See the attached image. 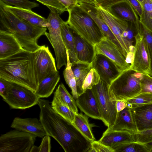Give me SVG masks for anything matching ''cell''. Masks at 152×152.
Here are the masks:
<instances>
[{"instance_id": "obj_27", "label": "cell", "mask_w": 152, "mask_h": 152, "mask_svg": "<svg viewBox=\"0 0 152 152\" xmlns=\"http://www.w3.org/2000/svg\"><path fill=\"white\" fill-rule=\"evenodd\" d=\"M88 116L82 113H75L72 123L85 137L93 142L95 139L92 132V129L94 126L93 124L89 123Z\"/></svg>"}, {"instance_id": "obj_40", "label": "cell", "mask_w": 152, "mask_h": 152, "mask_svg": "<svg viewBox=\"0 0 152 152\" xmlns=\"http://www.w3.org/2000/svg\"><path fill=\"white\" fill-rule=\"evenodd\" d=\"M13 83L0 78V95L3 99H7L10 91L13 86Z\"/></svg>"}, {"instance_id": "obj_23", "label": "cell", "mask_w": 152, "mask_h": 152, "mask_svg": "<svg viewBox=\"0 0 152 152\" xmlns=\"http://www.w3.org/2000/svg\"><path fill=\"white\" fill-rule=\"evenodd\" d=\"M73 33L78 59L83 62L92 63L95 56L94 46L73 31Z\"/></svg>"}, {"instance_id": "obj_13", "label": "cell", "mask_w": 152, "mask_h": 152, "mask_svg": "<svg viewBox=\"0 0 152 152\" xmlns=\"http://www.w3.org/2000/svg\"><path fill=\"white\" fill-rule=\"evenodd\" d=\"M92 66L97 72L100 79L109 85L122 72L113 61L101 54L95 56Z\"/></svg>"}, {"instance_id": "obj_36", "label": "cell", "mask_w": 152, "mask_h": 152, "mask_svg": "<svg viewBox=\"0 0 152 152\" xmlns=\"http://www.w3.org/2000/svg\"><path fill=\"white\" fill-rule=\"evenodd\" d=\"M7 5L29 10L39 6V4L28 0H0Z\"/></svg>"}, {"instance_id": "obj_2", "label": "cell", "mask_w": 152, "mask_h": 152, "mask_svg": "<svg viewBox=\"0 0 152 152\" xmlns=\"http://www.w3.org/2000/svg\"><path fill=\"white\" fill-rule=\"evenodd\" d=\"M0 22V29L13 34L25 50L33 53L40 48L37 40L45 35L47 28L33 26L19 18L6 9L1 0Z\"/></svg>"}, {"instance_id": "obj_48", "label": "cell", "mask_w": 152, "mask_h": 152, "mask_svg": "<svg viewBox=\"0 0 152 152\" xmlns=\"http://www.w3.org/2000/svg\"><path fill=\"white\" fill-rule=\"evenodd\" d=\"M149 152H152V141L145 144Z\"/></svg>"}, {"instance_id": "obj_28", "label": "cell", "mask_w": 152, "mask_h": 152, "mask_svg": "<svg viewBox=\"0 0 152 152\" xmlns=\"http://www.w3.org/2000/svg\"><path fill=\"white\" fill-rule=\"evenodd\" d=\"M54 96L75 113H78L76 101L68 92L64 85L60 83L54 93Z\"/></svg>"}, {"instance_id": "obj_8", "label": "cell", "mask_w": 152, "mask_h": 152, "mask_svg": "<svg viewBox=\"0 0 152 152\" xmlns=\"http://www.w3.org/2000/svg\"><path fill=\"white\" fill-rule=\"evenodd\" d=\"M34 72L38 85L45 78L58 71L55 59L48 46H41L32 53Z\"/></svg>"}, {"instance_id": "obj_35", "label": "cell", "mask_w": 152, "mask_h": 152, "mask_svg": "<svg viewBox=\"0 0 152 152\" xmlns=\"http://www.w3.org/2000/svg\"><path fill=\"white\" fill-rule=\"evenodd\" d=\"M127 104L134 105H141L152 103V94L147 93H140L126 100Z\"/></svg>"}, {"instance_id": "obj_51", "label": "cell", "mask_w": 152, "mask_h": 152, "mask_svg": "<svg viewBox=\"0 0 152 152\" xmlns=\"http://www.w3.org/2000/svg\"><path fill=\"white\" fill-rule=\"evenodd\" d=\"M151 1H152V0H151Z\"/></svg>"}, {"instance_id": "obj_43", "label": "cell", "mask_w": 152, "mask_h": 152, "mask_svg": "<svg viewBox=\"0 0 152 152\" xmlns=\"http://www.w3.org/2000/svg\"><path fill=\"white\" fill-rule=\"evenodd\" d=\"M99 5L103 8L107 10L114 4L125 0H95Z\"/></svg>"}, {"instance_id": "obj_20", "label": "cell", "mask_w": 152, "mask_h": 152, "mask_svg": "<svg viewBox=\"0 0 152 152\" xmlns=\"http://www.w3.org/2000/svg\"><path fill=\"white\" fill-rule=\"evenodd\" d=\"M107 129L115 130H124L134 134L138 132L131 108L128 106L123 110L117 112L114 124Z\"/></svg>"}, {"instance_id": "obj_34", "label": "cell", "mask_w": 152, "mask_h": 152, "mask_svg": "<svg viewBox=\"0 0 152 152\" xmlns=\"http://www.w3.org/2000/svg\"><path fill=\"white\" fill-rule=\"evenodd\" d=\"M100 79V76L97 71L92 68L83 81L82 86L83 93L88 89H92L94 86L99 83Z\"/></svg>"}, {"instance_id": "obj_31", "label": "cell", "mask_w": 152, "mask_h": 152, "mask_svg": "<svg viewBox=\"0 0 152 152\" xmlns=\"http://www.w3.org/2000/svg\"><path fill=\"white\" fill-rule=\"evenodd\" d=\"M142 11L140 21L152 32V1L144 0L142 4Z\"/></svg>"}, {"instance_id": "obj_41", "label": "cell", "mask_w": 152, "mask_h": 152, "mask_svg": "<svg viewBox=\"0 0 152 152\" xmlns=\"http://www.w3.org/2000/svg\"><path fill=\"white\" fill-rule=\"evenodd\" d=\"M88 152H114V151L99 141L95 140L92 142L91 147Z\"/></svg>"}, {"instance_id": "obj_19", "label": "cell", "mask_w": 152, "mask_h": 152, "mask_svg": "<svg viewBox=\"0 0 152 152\" xmlns=\"http://www.w3.org/2000/svg\"><path fill=\"white\" fill-rule=\"evenodd\" d=\"M24 50L13 34L0 29V59L7 58Z\"/></svg>"}, {"instance_id": "obj_46", "label": "cell", "mask_w": 152, "mask_h": 152, "mask_svg": "<svg viewBox=\"0 0 152 152\" xmlns=\"http://www.w3.org/2000/svg\"><path fill=\"white\" fill-rule=\"evenodd\" d=\"M127 104L126 101L118 100L116 103V109L117 112H119L124 109L127 107Z\"/></svg>"}, {"instance_id": "obj_4", "label": "cell", "mask_w": 152, "mask_h": 152, "mask_svg": "<svg viewBox=\"0 0 152 152\" xmlns=\"http://www.w3.org/2000/svg\"><path fill=\"white\" fill-rule=\"evenodd\" d=\"M140 75L130 68L122 71L109 85L111 99L126 101L140 93Z\"/></svg>"}, {"instance_id": "obj_24", "label": "cell", "mask_w": 152, "mask_h": 152, "mask_svg": "<svg viewBox=\"0 0 152 152\" xmlns=\"http://www.w3.org/2000/svg\"><path fill=\"white\" fill-rule=\"evenodd\" d=\"M61 31L63 40L66 49L68 51L69 59L71 64L80 61L76 54L72 30L66 21H63L62 23Z\"/></svg>"}, {"instance_id": "obj_7", "label": "cell", "mask_w": 152, "mask_h": 152, "mask_svg": "<svg viewBox=\"0 0 152 152\" xmlns=\"http://www.w3.org/2000/svg\"><path fill=\"white\" fill-rule=\"evenodd\" d=\"M92 89L99 106L101 120L108 128L111 127L115 123L118 112L117 101H113L109 94V85L100 79Z\"/></svg>"}, {"instance_id": "obj_3", "label": "cell", "mask_w": 152, "mask_h": 152, "mask_svg": "<svg viewBox=\"0 0 152 152\" xmlns=\"http://www.w3.org/2000/svg\"><path fill=\"white\" fill-rule=\"evenodd\" d=\"M66 21L75 33L94 46L105 37L94 20L78 4L68 11Z\"/></svg>"}, {"instance_id": "obj_15", "label": "cell", "mask_w": 152, "mask_h": 152, "mask_svg": "<svg viewBox=\"0 0 152 152\" xmlns=\"http://www.w3.org/2000/svg\"><path fill=\"white\" fill-rule=\"evenodd\" d=\"M77 4L91 16L104 36L107 38L123 53V49L120 44L100 15L95 6L91 4L83 2L78 3Z\"/></svg>"}, {"instance_id": "obj_45", "label": "cell", "mask_w": 152, "mask_h": 152, "mask_svg": "<svg viewBox=\"0 0 152 152\" xmlns=\"http://www.w3.org/2000/svg\"><path fill=\"white\" fill-rule=\"evenodd\" d=\"M67 9V11L77 5V0H58Z\"/></svg>"}, {"instance_id": "obj_47", "label": "cell", "mask_w": 152, "mask_h": 152, "mask_svg": "<svg viewBox=\"0 0 152 152\" xmlns=\"http://www.w3.org/2000/svg\"><path fill=\"white\" fill-rule=\"evenodd\" d=\"M77 1L78 3L80 2H85L91 4L95 7L98 5L95 0H77Z\"/></svg>"}, {"instance_id": "obj_26", "label": "cell", "mask_w": 152, "mask_h": 152, "mask_svg": "<svg viewBox=\"0 0 152 152\" xmlns=\"http://www.w3.org/2000/svg\"><path fill=\"white\" fill-rule=\"evenodd\" d=\"M92 68V62L88 63L80 61L71 64V68L76 81L78 96L83 93L82 86L83 81Z\"/></svg>"}, {"instance_id": "obj_29", "label": "cell", "mask_w": 152, "mask_h": 152, "mask_svg": "<svg viewBox=\"0 0 152 152\" xmlns=\"http://www.w3.org/2000/svg\"><path fill=\"white\" fill-rule=\"evenodd\" d=\"M67 63L66 68L63 71V75L66 83L72 90V96L75 100L78 98L76 80L71 68V64L70 61L68 52L66 50Z\"/></svg>"}, {"instance_id": "obj_22", "label": "cell", "mask_w": 152, "mask_h": 152, "mask_svg": "<svg viewBox=\"0 0 152 152\" xmlns=\"http://www.w3.org/2000/svg\"><path fill=\"white\" fill-rule=\"evenodd\" d=\"M119 18L134 23L140 22V19L135 11L127 0L118 3L109 7L107 10Z\"/></svg>"}, {"instance_id": "obj_25", "label": "cell", "mask_w": 152, "mask_h": 152, "mask_svg": "<svg viewBox=\"0 0 152 152\" xmlns=\"http://www.w3.org/2000/svg\"><path fill=\"white\" fill-rule=\"evenodd\" d=\"M60 80L59 72H54L44 78L38 85L35 93L40 98L50 96Z\"/></svg>"}, {"instance_id": "obj_1", "label": "cell", "mask_w": 152, "mask_h": 152, "mask_svg": "<svg viewBox=\"0 0 152 152\" xmlns=\"http://www.w3.org/2000/svg\"><path fill=\"white\" fill-rule=\"evenodd\" d=\"M0 78L35 92L38 84L32 53L24 50L0 59Z\"/></svg>"}, {"instance_id": "obj_39", "label": "cell", "mask_w": 152, "mask_h": 152, "mask_svg": "<svg viewBox=\"0 0 152 152\" xmlns=\"http://www.w3.org/2000/svg\"><path fill=\"white\" fill-rule=\"evenodd\" d=\"M136 141L143 144L152 141V129L143 130L134 134Z\"/></svg>"}, {"instance_id": "obj_18", "label": "cell", "mask_w": 152, "mask_h": 152, "mask_svg": "<svg viewBox=\"0 0 152 152\" xmlns=\"http://www.w3.org/2000/svg\"><path fill=\"white\" fill-rule=\"evenodd\" d=\"M10 127L32 133L41 138L47 135L39 119L37 118H15Z\"/></svg>"}, {"instance_id": "obj_9", "label": "cell", "mask_w": 152, "mask_h": 152, "mask_svg": "<svg viewBox=\"0 0 152 152\" xmlns=\"http://www.w3.org/2000/svg\"><path fill=\"white\" fill-rule=\"evenodd\" d=\"M39 99L34 91L13 83L7 98L3 100L11 108L24 110L37 104Z\"/></svg>"}, {"instance_id": "obj_37", "label": "cell", "mask_w": 152, "mask_h": 152, "mask_svg": "<svg viewBox=\"0 0 152 152\" xmlns=\"http://www.w3.org/2000/svg\"><path fill=\"white\" fill-rule=\"evenodd\" d=\"M47 7L50 10H55L61 14L67 9L58 0H36Z\"/></svg>"}, {"instance_id": "obj_11", "label": "cell", "mask_w": 152, "mask_h": 152, "mask_svg": "<svg viewBox=\"0 0 152 152\" xmlns=\"http://www.w3.org/2000/svg\"><path fill=\"white\" fill-rule=\"evenodd\" d=\"M95 7L120 44L126 58L127 54L131 52L123 37L124 32L128 27V22L119 18L99 5Z\"/></svg>"}, {"instance_id": "obj_17", "label": "cell", "mask_w": 152, "mask_h": 152, "mask_svg": "<svg viewBox=\"0 0 152 152\" xmlns=\"http://www.w3.org/2000/svg\"><path fill=\"white\" fill-rule=\"evenodd\" d=\"M136 141L134 134L124 130H111L107 129L99 141L112 149L123 144Z\"/></svg>"}, {"instance_id": "obj_44", "label": "cell", "mask_w": 152, "mask_h": 152, "mask_svg": "<svg viewBox=\"0 0 152 152\" xmlns=\"http://www.w3.org/2000/svg\"><path fill=\"white\" fill-rule=\"evenodd\" d=\"M132 5L136 12L140 17L141 16L142 7V4L137 0H127Z\"/></svg>"}, {"instance_id": "obj_5", "label": "cell", "mask_w": 152, "mask_h": 152, "mask_svg": "<svg viewBox=\"0 0 152 152\" xmlns=\"http://www.w3.org/2000/svg\"><path fill=\"white\" fill-rule=\"evenodd\" d=\"M60 14L56 11L50 10L47 18L49 23L47 28L49 33L46 32L45 34L54 49L56 67L58 69L64 66H66L67 63L66 49L61 31V24L63 20Z\"/></svg>"}, {"instance_id": "obj_50", "label": "cell", "mask_w": 152, "mask_h": 152, "mask_svg": "<svg viewBox=\"0 0 152 152\" xmlns=\"http://www.w3.org/2000/svg\"><path fill=\"white\" fill-rule=\"evenodd\" d=\"M142 4L144 0H137Z\"/></svg>"}, {"instance_id": "obj_12", "label": "cell", "mask_w": 152, "mask_h": 152, "mask_svg": "<svg viewBox=\"0 0 152 152\" xmlns=\"http://www.w3.org/2000/svg\"><path fill=\"white\" fill-rule=\"evenodd\" d=\"M94 47L95 56L101 54L107 56L116 64L121 71L130 68V65L127 62L121 52L106 37H104Z\"/></svg>"}, {"instance_id": "obj_10", "label": "cell", "mask_w": 152, "mask_h": 152, "mask_svg": "<svg viewBox=\"0 0 152 152\" xmlns=\"http://www.w3.org/2000/svg\"><path fill=\"white\" fill-rule=\"evenodd\" d=\"M133 53L130 68L138 73L149 74L150 59L147 43L144 37L138 32L135 36Z\"/></svg>"}, {"instance_id": "obj_32", "label": "cell", "mask_w": 152, "mask_h": 152, "mask_svg": "<svg viewBox=\"0 0 152 152\" xmlns=\"http://www.w3.org/2000/svg\"><path fill=\"white\" fill-rule=\"evenodd\" d=\"M113 150L114 152H149L145 144L136 141L122 144Z\"/></svg>"}, {"instance_id": "obj_21", "label": "cell", "mask_w": 152, "mask_h": 152, "mask_svg": "<svg viewBox=\"0 0 152 152\" xmlns=\"http://www.w3.org/2000/svg\"><path fill=\"white\" fill-rule=\"evenodd\" d=\"M3 2L6 9L29 23L42 28H47L48 26L49 23L47 19L34 12L31 10L7 5Z\"/></svg>"}, {"instance_id": "obj_14", "label": "cell", "mask_w": 152, "mask_h": 152, "mask_svg": "<svg viewBox=\"0 0 152 152\" xmlns=\"http://www.w3.org/2000/svg\"><path fill=\"white\" fill-rule=\"evenodd\" d=\"M77 107L86 115L92 118L102 120L99 106L91 89H88L76 100Z\"/></svg>"}, {"instance_id": "obj_38", "label": "cell", "mask_w": 152, "mask_h": 152, "mask_svg": "<svg viewBox=\"0 0 152 152\" xmlns=\"http://www.w3.org/2000/svg\"><path fill=\"white\" fill-rule=\"evenodd\" d=\"M140 93H147L152 94V77L148 74L141 73Z\"/></svg>"}, {"instance_id": "obj_33", "label": "cell", "mask_w": 152, "mask_h": 152, "mask_svg": "<svg viewBox=\"0 0 152 152\" xmlns=\"http://www.w3.org/2000/svg\"><path fill=\"white\" fill-rule=\"evenodd\" d=\"M137 32L142 35L146 41L150 59V69L149 74L152 77V32L147 28L140 21L136 27Z\"/></svg>"}, {"instance_id": "obj_6", "label": "cell", "mask_w": 152, "mask_h": 152, "mask_svg": "<svg viewBox=\"0 0 152 152\" xmlns=\"http://www.w3.org/2000/svg\"><path fill=\"white\" fill-rule=\"evenodd\" d=\"M37 136L15 129L0 137V152H30Z\"/></svg>"}, {"instance_id": "obj_42", "label": "cell", "mask_w": 152, "mask_h": 152, "mask_svg": "<svg viewBox=\"0 0 152 152\" xmlns=\"http://www.w3.org/2000/svg\"><path fill=\"white\" fill-rule=\"evenodd\" d=\"M43 138L39 147V152H50L51 149L50 136L46 135Z\"/></svg>"}, {"instance_id": "obj_16", "label": "cell", "mask_w": 152, "mask_h": 152, "mask_svg": "<svg viewBox=\"0 0 152 152\" xmlns=\"http://www.w3.org/2000/svg\"><path fill=\"white\" fill-rule=\"evenodd\" d=\"M127 104L131 108L138 132L152 129V103L138 106Z\"/></svg>"}, {"instance_id": "obj_49", "label": "cell", "mask_w": 152, "mask_h": 152, "mask_svg": "<svg viewBox=\"0 0 152 152\" xmlns=\"http://www.w3.org/2000/svg\"><path fill=\"white\" fill-rule=\"evenodd\" d=\"M30 152H39V147L34 145L31 149Z\"/></svg>"}, {"instance_id": "obj_30", "label": "cell", "mask_w": 152, "mask_h": 152, "mask_svg": "<svg viewBox=\"0 0 152 152\" xmlns=\"http://www.w3.org/2000/svg\"><path fill=\"white\" fill-rule=\"evenodd\" d=\"M51 106L53 110L63 118L72 123L75 113L54 96Z\"/></svg>"}]
</instances>
